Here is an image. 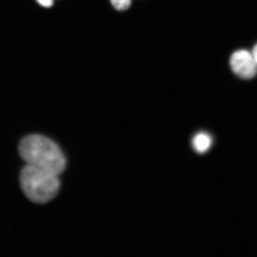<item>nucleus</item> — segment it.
I'll list each match as a JSON object with an SVG mask.
<instances>
[{"mask_svg":"<svg viewBox=\"0 0 257 257\" xmlns=\"http://www.w3.org/2000/svg\"><path fill=\"white\" fill-rule=\"evenodd\" d=\"M19 154L28 165L59 175L66 167V160L60 147L52 140L40 135H31L21 141Z\"/></svg>","mask_w":257,"mask_h":257,"instance_id":"nucleus-1","label":"nucleus"},{"mask_svg":"<svg viewBox=\"0 0 257 257\" xmlns=\"http://www.w3.org/2000/svg\"><path fill=\"white\" fill-rule=\"evenodd\" d=\"M58 175L27 165L22 169L20 182L22 191L35 203L45 204L56 197L60 189Z\"/></svg>","mask_w":257,"mask_h":257,"instance_id":"nucleus-2","label":"nucleus"},{"mask_svg":"<svg viewBox=\"0 0 257 257\" xmlns=\"http://www.w3.org/2000/svg\"><path fill=\"white\" fill-rule=\"evenodd\" d=\"M230 64L233 72L243 79L252 78L257 73V64L252 54L246 50L233 53L230 57Z\"/></svg>","mask_w":257,"mask_h":257,"instance_id":"nucleus-3","label":"nucleus"},{"mask_svg":"<svg viewBox=\"0 0 257 257\" xmlns=\"http://www.w3.org/2000/svg\"><path fill=\"white\" fill-rule=\"evenodd\" d=\"M213 144V138L210 135L200 132L195 134L192 140V146L196 153L204 154L208 152Z\"/></svg>","mask_w":257,"mask_h":257,"instance_id":"nucleus-4","label":"nucleus"},{"mask_svg":"<svg viewBox=\"0 0 257 257\" xmlns=\"http://www.w3.org/2000/svg\"><path fill=\"white\" fill-rule=\"evenodd\" d=\"M113 7L117 11H125L130 7L131 0H111Z\"/></svg>","mask_w":257,"mask_h":257,"instance_id":"nucleus-5","label":"nucleus"},{"mask_svg":"<svg viewBox=\"0 0 257 257\" xmlns=\"http://www.w3.org/2000/svg\"><path fill=\"white\" fill-rule=\"evenodd\" d=\"M39 4L44 8H50L53 5L54 0H37Z\"/></svg>","mask_w":257,"mask_h":257,"instance_id":"nucleus-6","label":"nucleus"},{"mask_svg":"<svg viewBox=\"0 0 257 257\" xmlns=\"http://www.w3.org/2000/svg\"><path fill=\"white\" fill-rule=\"evenodd\" d=\"M251 53L257 64V44L253 47Z\"/></svg>","mask_w":257,"mask_h":257,"instance_id":"nucleus-7","label":"nucleus"}]
</instances>
